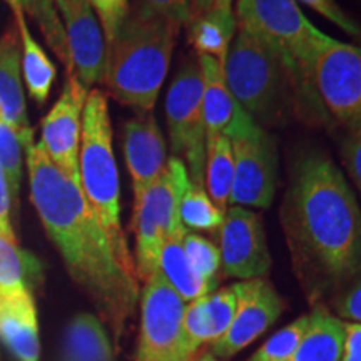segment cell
Masks as SVG:
<instances>
[{"instance_id":"1","label":"cell","mask_w":361,"mask_h":361,"mask_svg":"<svg viewBox=\"0 0 361 361\" xmlns=\"http://www.w3.org/2000/svg\"><path fill=\"white\" fill-rule=\"evenodd\" d=\"M293 268L310 303L361 276V207L329 156L308 151L293 164L281 204Z\"/></svg>"},{"instance_id":"2","label":"cell","mask_w":361,"mask_h":361,"mask_svg":"<svg viewBox=\"0 0 361 361\" xmlns=\"http://www.w3.org/2000/svg\"><path fill=\"white\" fill-rule=\"evenodd\" d=\"M30 201L62 256L71 278L96 306L116 343L139 300V278L117 259L101 221L85 200L79 180L49 159L44 149H27Z\"/></svg>"},{"instance_id":"3","label":"cell","mask_w":361,"mask_h":361,"mask_svg":"<svg viewBox=\"0 0 361 361\" xmlns=\"http://www.w3.org/2000/svg\"><path fill=\"white\" fill-rule=\"evenodd\" d=\"M238 29L246 30L273 49L290 72L295 117L308 126H328L313 82V61L328 34L305 16L296 0H238Z\"/></svg>"},{"instance_id":"4","label":"cell","mask_w":361,"mask_h":361,"mask_svg":"<svg viewBox=\"0 0 361 361\" xmlns=\"http://www.w3.org/2000/svg\"><path fill=\"white\" fill-rule=\"evenodd\" d=\"M179 30L168 20L130 11L106 47L102 82L107 94L137 112H152L168 75Z\"/></svg>"},{"instance_id":"5","label":"cell","mask_w":361,"mask_h":361,"mask_svg":"<svg viewBox=\"0 0 361 361\" xmlns=\"http://www.w3.org/2000/svg\"><path fill=\"white\" fill-rule=\"evenodd\" d=\"M79 183L85 200L101 221L119 263L137 276L121 226V188L112 147L109 102L101 89L89 90L85 101L79 149Z\"/></svg>"},{"instance_id":"6","label":"cell","mask_w":361,"mask_h":361,"mask_svg":"<svg viewBox=\"0 0 361 361\" xmlns=\"http://www.w3.org/2000/svg\"><path fill=\"white\" fill-rule=\"evenodd\" d=\"M229 90L261 128L290 124L295 94L290 72L263 40L238 29L224 62Z\"/></svg>"},{"instance_id":"7","label":"cell","mask_w":361,"mask_h":361,"mask_svg":"<svg viewBox=\"0 0 361 361\" xmlns=\"http://www.w3.org/2000/svg\"><path fill=\"white\" fill-rule=\"evenodd\" d=\"M164 109L173 157L184 161L192 184L204 186L206 126L197 59L179 67L166 94Z\"/></svg>"},{"instance_id":"8","label":"cell","mask_w":361,"mask_h":361,"mask_svg":"<svg viewBox=\"0 0 361 361\" xmlns=\"http://www.w3.org/2000/svg\"><path fill=\"white\" fill-rule=\"evenodd\" d=\"M313 82L324 111L346 130L361 126V47L324 39L313 61Z\"/></svg>"},{"instance_id":"9","label":"cell","mask_w":361,"mask_h":361,"mask_svg":"<svg viewBox=\"0 0 361 361\" xmlns=\"http://www.w3.org/2000/svg\"><path fill=\"white\" fill-rule=\"evenodd\" d=\"M186 303L157 271L141 295V336L135 361H191L184 350Z\"/></svg>"},{"instance_id":"10","label":"cell","mask_w":361,"mask_h":361,"mask_svg":"<svg viewBox=\"0 0 361 361\" xmlns=\"http://www.w3.org/2000/svg\"><path fill=\"white\" fill-rule=\"evenodd\" d=\"M234 179L229 206L266 209L278 188L276 144L268 130L258 128L245 137L233 139Z\"/></svg>"},{"instance_id":"11","label":"cell","mask_w":361,"mask_h":361,"mask_svg":"<svg viewBox=\"0 0 361 361\" xmlns=\"http://www.w3.org/2000/svg\"><path fill=\"white\" fill-rule=\"evenodd\" d=\"M89 89L75 74H67L61 96L40 123V142L54 164L79 180V149ZM80 184V183H79Z\"/></svg>"},{"instance_id":"12","label":"cell","mask_w":361,"mask_h":361,"mask_svg":"<svg viewBox=\"0 0 361 361\" xmlns=\"http://www.w3.org/2000/svg\"><path fill=\"white\" fill-rule=\"evenodd\" d=\"M219 252L226 276L243 281L266 278L271 255L261 216L247 207L229 206L219 229Z\"/></svg>"},{"instance_id":"13","label":"cell","mask_w":361,"mask_h":361,"mask_svg":"<svg viewBox=\"0 0 361 361\" xmlns=\"http://www.w3.org/2000/svg\"><path fill=\"white\" fill-rule=\"evenodd\" d=\"M238 296L234 319L221 340L211 343L219 358H231L263 335L281 316L284 303L266 278L246 279L233 284Z\"/></svg>"},{"instance_id":"14","label":"cell","mask_w":361,"mask_h":361,"mask_svg":"<svg viewBox=\"0 0 361 361\" xmlns=\"http://www.w3.org/2000/svg\"><path fill=\"white\" fill-rule=\"evenodd\" d=\"M64 27L72 71L85 87L102 82L106 39L89 0H52Z\"/></svg>"},{"instance_id":"15","label":"cell","mask_w":361,"mask_h":361,"mask_svg":"<svg viewBox=\"0 0 361 361\" xmlns=\"http://www.w3.org/2000/svg\"><path fill=\"white\" fill-rule=\"evenodd\" d=\"M202 78V111L206 139L224 135L229 141L245 137L261 126L234 99L224 75V64L209 56H197Z\"/></svg>"},{"instance_id":"16","label":"cell","mask_w":361,"mask_h":361,"mask_svg":"<svg viewBox=\"0 0 361 361\" xmlns=\"http://www.w3.org/2000/svg\"><path fill=\"white\" fill-rule=\"evenodd\" d=\"M123 149L137 197L159 179L169 161L168 144L152 112H137L124 124Z\"/></svg>"},{"instance_id":"17","label":"cell","mask_w":361,"mask_h":361,"mask_svg":"<svg viewBox=\"0 0 361 361\" xmlns=\"http://www.w3.org/2000/svg\"><path fill=\"white\" fill-rule=\"evenodd\" d=\"M20 39L17 25L12 24L0 37V112L19 135L27 151L34 142V129L27 116L24 85H22Z\"/></svg>"},{"instance_id":"18","label":"cell","mask_w":361,"mask_h":361,"mask_svg":"<svg viewBox=\"0 0 361 361\" xmlns=\"http://www.w3.org/2000/svg\"><path fill=\"white\" fill-rule=\"evenodd\" d=\"M0 341L17 361H39V322L32 291L0 296Z\"/></svg>"},{"instance_id":"19","label":"cell","mask_w":361,"mask_h":361,"mask_svg":"<svg viewBox=\"0 0 361 361\" xmlns=\"http://www.w3.org/2000/svg\"><path fill=\"white\" fill-rule=\"evenodd\" d=\"M133 228L135 234V271L137 278L146 283L159 269L161 247L166 239L159 211L149 189L134 197Z\"/></svg>"},{"instance_id":"20","label":"cell","mask_w":361,"mask_h":361,"mask_svg":"<svg viewBox=\"0 0 361 361\" xmlns=\"http://www.w3.org/2000/svg\"><path fill=\"white\" fill-rule=\"evenodd\" d=\"M345 336V322L324 305H314L291 361H341Z\"/></svg>"},{"instance_id":"21","label":"cell","mask_w":361,"mask_h":361,"mask_svg":"<svg viewBox=\"0 0 361 361\" xmlns=\"http://www.w3.org/2000/svg\"><path fill=\"white\" fill-rule=\"evenodd\" d=\"M189 42L197 56H209L219 62H226L229 47L238 32L234 11L214 7L211 11L194 13L189 20Z\"/></svg>"},{"instance_id":"22","label":"cell","mask_w":361,"mask_h":361,"mask_svg":"<svg viewBox=\"0 0 361 361\" xmlns=\"http://www.w3.org/2000/svg\"><path fill=\"white\" fill-rule=\"evenodd\" d=\"M12 12L13 22H16L17 30H19L20 66L27 90H29V96L35 102L45 104L49 96H51L52 84L56 82L57 69L47 54H45L42 45L34 39L29 25H27L25 13L19 11V8Z\"/></svg>"},{"instance_id":"23","label":"cell","mask_w":361,"mask_h":361,"mask_svg":"<svg viewBox=\"0 0 361 361\" xmlns=\"http://www.w3.org/2000/svg\"><path fill=\"white\" fill-rule=\"evenodd\" d=\"M62 361H114L101 319L89 313L72 319L66 329Z\"/></svg>"},{"instance_id":"24","label":"cell","mask_w":361,"mask_h":361,"mask_svg":"<svg viewBox=\"0 0 361 361\" xmlns=\"http://www.w3.org/2000/svg\"><path fill=\"white\" fill-rule=\"evenodd\" d=\"M184 238V236H183ZM183 238H166L161 247L159 273L173 290L183 298L184 303H191L197 298L213 293L214 286L204 281L189 263L183 247Z\"/></svg>"},{"instance_id":"25","label":"cell","mask_w":361,"mask_h":361,"mask_svg":"<svg viewBox=\"0 0 361 361\" xmlns=\"http://www.w3.org/2000/svg\"><path fill=\"white\" fill-rule=\"evenodd\" d=\"M42 268L34 255L22 250L17 239L0 234V296L32 291Z\"/></svg>"},{"instance_id":"26","label":"cell","mask_w":361,"mask_h":361,"mask_svg":"<svg viewBox=\"0 0 361 361\" xmlns=\"http://www.w3.org/2000/svg\"><path fill=\"white\" fill-rule=\"evenodd\" d=\"M234 179V154L231 141L224 135L206 139L204 188L221 211H228Z\"/></svg>"},{"instance_id":"27","label":"cell","mask_w":361,"mask_h":361,"mask_svg":"<svg viewBox=\"0 0 361 361\" xmlns=\"http://www.w3.org/2000/svg\"><path fill=\"white\" fill-rule=\"evenodd\" d=\"M12 11L19 8L35 20V24L42 32L45 42L52 49V52L59 57V61L66 66L67 74H74L72 71V62L69 56V47H67L64 27L59 19L56 7L52 0H4Z\"/></svg>"},{"instance_id":"28","label":"cell","mask_w":361,"mask_h":361,"mask_svg":"<svg viewBox=\"0 0 361 361\" xmlns=\"http://www.w3.org/2000/svg\"><path fill=\"white\" fill-rule=\"evenodd\" d=\"M224 214L211 200L206 188L200 184L191 183L179 204V219L186 229L218 231L223 226Z\"/></svg>"},{"instance_id":"29","label":"cell","mask_w":361,"mask_h":361,"mask_svg":"<svg viewBox=\"0 0 361 361\" xmlns=\"http://www.w3.org/2000/svg\"><path fill=\"white\" fill-rule=\"evenodd\" d=\"M24 146H22L19 135L11 128V124L4 119L0 112V168L6 174L8 188H11L12 200L17 204L22 183V156H24Z\"/></svg>"},{"instance_id":"30","label":"cell","mask_w":361,"mask_h":361,"mask_svg":"<svg viewBox=\"0 0 361 361\" xmlns=\"http://www.w3.org/2000/svg\"><path fill=\"white\" fill-rule=\"evenodd\" d=\"M310 324V314H303L286 328L279 329L261 348L256 351L251 361H291L293 355Z\"/></svg>"},{"instance_id":"31","label":"cell","mask_w":361,"mask_h":361,"mask_svg":"<svg viewBox=\"0 0 361 361\" xmlns=\"http://www.w3.org/2000/svg\"><path fill=\"white\" fill-rule=\"evenodd\" d=\"M183 247L192 268L197 274L216 288V276L221 269V252L209 239L196 233L186 231L183 238Z\"/></svg>"},{"instance_id":"32","label":"cell","mask_w":361,"mask_h":361,"mask_svg":"<svg viewBox=\"0 0 361 361\" xmlns=\"http://www.w3.org/2000/svg\"><path fill=\"white\" fill-rule=\"evenodd\" d=\"M207 296V295H206ZM206 296L197 298L184 308L183 316V333H184V350L188 358L192 360V355L201 348L204 343H213V331L207 318Z\"/></svg>"},{"instance_id":"33","label":"cell","mask_w":361,"mask_h":361,"mask_svg":"<svg viewBox=\"0 0 361 361\" xmlns=\"http://www.w3.org/2000/svg\"><path fill=\"white\" fill-rule=\"evenodd\" d=\"M207 318L211 323V331H213V343L221 340L226 335L229 326H231L234 314L238 308V296L234 286L223 288L206 296Z\"/></svg>"},{"instance_id":"34","label":"cell","mask_w":361,"mask_h":361,"mask_svg":"<svg viewBox=\"0 0 361 361\" xmlns=\"http://www.w3.org/2000/svg\"><path fill=\"white\" fill-rule=\"evenodd\" d=\"M130 11L168 20L179 32L194 16L189 0H134V8Z\"/></svg>"},{"instance_id":"35","label":"cell","mask_w":361,"mask_h":361,"mask_svg":"<svg viewBox=\"0 0 361 361\" xmlns=\"http://www.w3.org/2000/svg\"><path fill=\"white\" fill-rule=\"evenodd\" d=\"M89 4L101 24L107 47L130 16V2L129 0H89Z\"/></svg>"},{"instance_id":"36","label":"cell","mask_w":361,"mask_h":361,"mask_svg":"<svg viewBox=\"0 0 361 361\" xmlns=\"http://www.w3.org/2000/svg\"><path fill=\"white\" fill-rule=\"evenodd\" d=\"M296 2L303 4V6L310 7L311 11L319 13V16L331 22V24L340 27L343 32L361 40V25L343 11L336 0H296Z\"/></svg>"},{"instance_id":"37","label":"cell","mask_w":361,"mask_h":361,"mask_svg":"<svg viewBox=\"0 0 361 361\" xmlns=\"http://www.w3.org/2000/svg\"><path fill=\"white\" fill-rule=\"evenodd\" d=\"M341 161L361 196V126L346 130L341 142Z\"/></svg>"},{"instance_id":"38","label":"cell","mask_w":361,"mask_h":361,"mask_svg":"<svg viewBox=\"0 0 361 361\" xmlns=\"http://www.w3.org/2000/svg\"><path fill=\"white\" fill-rule=\"evenodd\" d=\"M331 306L340 319L361 324V276L340 290L333 298Z\"/></svg>"},{"instance_id":"39","label":"cell","mask_w":361,"mask_h":361,"mask_svg":"<svg viewBox=\"0 0 361 361\" xmlns=\"http://www.w3.org/2000/svg\"><path fill=\"white\" fill-rule=\"evenodd\" d=\"M12 194L11 188H8L7 178L4 174L2 168H0V234L2 236L16 239L12 228V219H11V211H12Z\"/></svg>"},{"instance_id":"40","label":"cell","mask_w":361,"mask_h":361,"mask_svg":"<svg viewBox=\"0 0 361 361\" xmlns=\"http://www.w3.org/2000/svg\"><path fill=\"white\" fill-rule=\"evenodd\" d=\"M345 331L341 361H361V324L345 322Z\"/></svg>"},{"instance_id":"41","label":"cell","mask_w":361,"mask_h":361,"mask_svg":"<svg viewBox=\"0 0 361 361\" xmlns=\"http://www.w3.org/2000/svg\"><path fill=\"white\" fill-rule=\"evenodd\" d=\"M189 2H191L194 13L211 11V8L216 7V0H189Z\"/></svg>"},{"instance_id":"42","label":"cell","mask_w":361,"mask_h":361,"mask_svg":"<svg viewBox=\"0 0 361 361\" xmlns=\"http://www.w3.org/2000/svg\"><path fill=\"white\" fill-rule=\"evenodd\" d=\"M216 7L224 11H233V0H216Z\"/></svg>"},{"instance_id":"43","label":"cell","mask_w":361,"mask_h":361,"mask_svg":"<svg viewBox=\"0 0 361 361\" xmlns=\"http://www.w3.org/2000/svg\"><path fill=\"white\" fill-rule=\"evenodd\" d=\"M191 361H216V360L211 358L209 355H206V356H201V358H197V360H191Z\"/></svg>"}]
</instances>
